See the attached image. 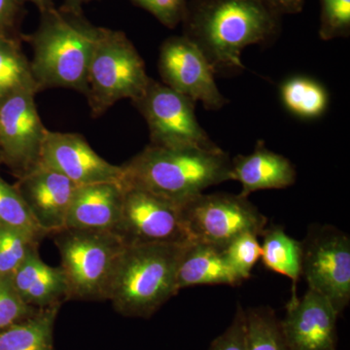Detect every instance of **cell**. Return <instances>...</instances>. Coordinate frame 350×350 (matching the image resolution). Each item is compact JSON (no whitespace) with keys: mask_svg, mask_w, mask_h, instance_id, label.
Instances as JSON below:
<instances>
[{"mask_svg":"<svg viewBox=\"0 0 350 350\" xmlns=\"http://www.w3.org/2000/svg\"><path fill=\"white\" fill-rule=\"evenodd\" d=\"M183 22L185 36L206 56L215 73L243 70L246 47L278 36L280 15L265 0H194Z\"/></svg>","mask_w":350,"mask_h":350,"instance_id":"1","label":"cell"},{"mask_svg":"<svg viewBox=\"0 0 350 350\" xmlns=\"http://www.w3.org/2000/svg\"><path fill=\"white\" fill-rule=\"evenodd\" d=\"M231 162L221 148L174 149L150 144L122 165L121 183L182 206L207 188L231 180Z\"/></svg>","mask_w":350,"mask_h":350,"instance_id":"2","label":"cell"},{"mask_svg":"<svg viewBox=\"0 0 350 350\" xmlns=\"http://www.w3.org/2000/svg\"><path fill=\"white\" fill-rule=\"evenodd\" d=\"M188 244L126 246L108 293L115 310L125 317L149 319L177 295V271Z\"/></svg>","mask_w":350,"mask_h":350,"instance_id":"3","label":"cell"},{"mask_svg":"<svg viewBox=\"0 0 350 350\" xmlns=\"http://www.w3.org/2000/svg\"><path fill=\"white\" fill-rule=\"evenodd\" d=\"M42 12L38 31L29 38L33 53L31 73L38 92L64 88L86 94L90 62L100 29L52 7Z\"/></svg>","mask_w":350,"mask_h":350,"instance_id":"4","label":"cell"},{"mask_svg":"<svg viewBox=\"0 0 350 350\" xmlns=\"http://www.w3.org/2000/svg\"><path fill=\"white\" fill-rule=\"evenodd\" d=\"M150 81L144 59L126 34L100 29L85 94L93 117L105 114L120 100L129 98L135 103Z\"/></svg>","mask_w":350,"mask_h":350,"instance_id":"5","label":"cell"},{"mask_svg":"<svg viewBox=\"0 0 350 350\" xmlns=\"http://www.w3.org/2000/svg\"><path fill=\"white\" fill-rule=\"evenodd\" d=\"M69 300H107L126 245L113 232L64 229L54 234Z\"/></svg>","mask_w":350,"mask_h":350,"instance_id":"6","label":"cell"},{"mask_svg":"<svg viewBox=\"0 0 350 350\" xmlns=\"http://www.w3.org/2000/svg\"><path fill=\"white\" fill-rule=\"evenodd\" d=\"M191 243L224 248L246 232L261 237L268 219L248 198L229 193L198 195L181 206Z\"/></svg>","mask_w":350,"mask_h":350,"instance_id":"7","label":"cell"},{"mask_svg":"<svg viewBox=\"0 0 350 350\" xmlns=\"http://www.w3.org/2000/svg\"><path fill=\"white\" fill-rule=\"evenodd\" d=\"M148 126L151 145L163 148H220L200 126L195 101L167 85L151 79L142 98L135 101Z\"/></svg>","mask_w":350,"mask_h":350,"instance_id":"8","label":"cell"},{"mask_svg":"<svg viewBox=\"0 0 350 350\" xmlns=\"http://www.w3.org/2000/svg\"><path fill=\"white\" fill-rule=\"evenodd\" d=\"M301 275L325 297L338 317L350 301V239L333 226L315 227L303 241Z\"/></svg>","mask_w":350,"mask_h":350,"instance_id":"9","label":"cell"},{"mask_svg":"<svg viewBox=\"0 0 350 350\" xmlns=\"http://www.w3.org/2000/svg\"><path fill=\"white\" fill-rule=\"evenodd\" d=\"M34 89L21 90L0 101V163L25 176L41 165L47 129L39 116Z\"/></svg>","mask_w":350,"mask_h":350,"instance_id":"10","label":"cell"},{"mask_svg":"<svg viewBox=\"0 0 350 350\" xmlns=\"http://www.w3.org/2000/svg\"><path fill=\"white\" fill-rule=\"evenodd\" d=\"M115 234L126 246L191 243L181 206L131 186H124L123 209Z\"/></svg>","mask_w":350,"mask_h":350,"instance_id":"11","label":"cell"},{"mask_svg":"<svg viewBox=\"0 0 350 350\" xmlns=\"http://www.w3.org/2000/svg\"><path fill=\"white\" fill-rule=\"evenodd\" d=\"M159 72L163 84L208 110L221 109L227 98L219 91L215 72L197 45L183 36H174L163 43Z\"/></svg>","mask_w":350,"mask_h":350,"instance_id":"12","label":"cell"},{"mask_svg":"<svg viewBox=\"0 0 350 350\" xmlns=\"http://www.w3.org/2000/svg\"><path fill=\"white\" fill-rule=\"evenodd\" d=\"M41 165L64 175L77 186L121 182L123 178L122 165L105 160L79 133L48 130L43 142Z\"/></svg>","mask_w":350,"mask_h":350,"instance_id":"13","label":"cell"},{"mask_svg":"<svg viewBox=\"0 0 350 350\" xmlns=\"http://www.w3.org/2000/svg\"><path fill=\"white\" fill-rule=\"evenodd\" d=\"M338 314L330 301L314 290L291 296L280 320L291 350H337Z\"/></svg>","mask_w":350,"mask_h":350,"instance_id":"14","label":"cell"},{"mask_svg":"<svg viewBox=\"0 0 350 350\" xmlns=\"http://www.w3.org/2000/svg\"><path fill=\"white\" fill-rule=\"evenodd\" d=\"M15 187L36 224L46 234L66 228V216L77 185L56 170L40 165L18 179Z\"/></svg>","mask_w":350,"mask_h":350,"instance_id":"15","label":"cell"},{"mask_svg":"<svg viewBox=\"0 0 350 350\" xmlns=\"http://www.w3.org/2000/svg\"><path fill=\"white\" fill-rule=\"evenodd\" d=\"M123 202L121 182L77 186L64 229L115 232L121 220Z\"/></svg>","mask_w":350,"mask_h":350,"instance_id":"16","label":"cell"},{"mask_svg":"<svg viewBox=\"0 0 350 350\" xmlns=\"http://www.w3.org/2000/svg\"><path fill=\"white\" fill-rule=\"evenodd\" d=\"M231 180L243 186L241 194L248 198L251 193L271 189H284L293 185L297 172L286 157L269 150L259 140L250 155H238L232 159Z\"/></svg>","mask_w":350,"mask_h":350,"instance_id":"17","label":"cell"},{"mask_svg":"<svg viewBox=\"0 0 350 350\" xmlns=\"http://www.w3.org/2000/svg\"><path fill=\"white\" fill-rule=\"evenodd\" d=\"M14 288L27 305L42 310L69 301L68 280L61 267H51L33 251L11 275Z\"/></svg>","mask_w":350,"mask_h":350,"instance_id":"18","label":"cell"},{"mask_svg":"<svg viewBox=\"0 0 350 350\" xmlns=\"http://www.w3.org/2000/svg\"><path fill=\"white\" fill-rule=\"evenodd\" d=\"M243 282L228 261L224 248L196 243L186 246L177 271L179 291L194 285L239 286Z\"/></svg>","mask_w":350,"mask_h":350,"instance_id":"19","label":"cell"},{"mask_svg":"<svg viewBox=\"0 0 350 350\" xmlns=\"http://www.w3.org/2000/svg\"><path fill=\"white\" fill-rule=\"evenodd\" d=\"M261 237L262 264L269 271L290 278L293 282L292 296H296L297 282L301 276L303 243L288 236L280 225L267 226Z\"/></svg>","mask_w":350,"mask_h":350,"instance_id":"20","label":"cell"},{"mask_svg":"<svg viewBox=\"0 0 350 350\" xmlns=\"http://www.w3.org/2000/svg\"><path fill=\"white\" fill-rule=\"evenodd\" d=\"M61 306L42 308L0 331V350H55V322Z\"/></svg>","mask_w":350,"mask_h":350,"instance_id":"21","label":"cell"},{"mask_svg":"<svg viewBox=\"0 0 350 350\" xmlns=\"http://www.w3.org/2000/svg\"><path fill=\"white\" fill-rule=\"evenodd\" d=\"M25 89H34L38 93L31 61L17 38L0 34V101Z\"/></svg>","mask_w":350,"mask_h":350,"instance_id":"22","label":"cell"},{"mask_svg":"<svg viewBox=\"0 0 350 350\" xmlns=\"http://www.w3.org/2000/svg\"><path fill=\"white\" fill-rule=\"evenodd\" d=\"M280 94L284 107L301 118H317L328 107L329 96L325 88L303 76L290 78L283 83Z\"/></svg>","mask_w":350,"mask_h":350,"instance_id":"23","label":"cell"},{"mask_svg":"<svg viewBox=\"0 0 350 350\" xmlns=\"http://www.w3.org/2000/svg\"><path fill=\"white\" fill-rule=\"evenodd\" d=\"M246 350H291L280 320L269 306L245 310Z\"/></svg>","mask_w":350,"mask_h":350,"instance_id":"24","label":"cell"},{"mask_svg":"<svg viewBox=\"0 0 350 350\" xmlns=\"http://www.w3.org/2000/svg\"><path fill=\"white\" fill-rule=\"evenodd\" d=\"M0 228L24 232L42 241L47 234L36 224L29 207L15 186L0 177Z\"/></svg>","mask_w":350,"mask_h":350,"instance_id":"25","label":"cell"},{"mask_svg":"<svg viewBox=\"0 0 350 350\" xmlns=\"http://www.w3.org/2000/svg\"><path fill=\"white\" fill-rule=\"evenodd\" d=\"M40 241L24 232L0 228V276H11Z\"/></svg>","mask_w":350,"mask_h":350,"instance_id":"26","label":"cell"},{"mask_svg":"<svg viewBox=\"0 0 350 350\" xmlns=\"http://www.w3.org/2000/svg\"><path fill=\"white\" fill-rule=\"evenodd\" d=\"M224 252L237 275L244 282L250 278L258 260L261 259L262 247L256 234L246 232L227 244Z\"/></svg>","mask_w":350,"mask_h":350,"instance_id":"27","label":"cell"},{"mask_svg":"<svg viewBox=\"0 0 350 350\" xmlns=\"http://www.w3.org/2000/svg\"><path fill=\"white\" fill-rule=\"evenodd\" d=\"M319 36L322 40L349 38L350 0H320Z\"/></svg>","mask_w":350,"mask_h":350,"instance_id":"28","label":"cell"},{"mask_svg":"<svg viewBox=\"0 0 350 350\" xmlns=\"http://www.w3.org/2000/svg\"><path fill=\"white\" fill-rule=\"evenodd\" d=\"M38 310L21 299L11 276H0V331L29 319Z\"/></svg>","mask_w":350,"mask_h":350,"instance_id":"29","label":"cell"},{"mask_svg":"<svg viewBox=\"0 0 350 350\" xmlns=\"http://www.w3.org/2000/svg\"><path fill=\"white\" fill-rule=\"evenodd\" d=\"M155 16L165 27H176L185 15L186 0H133Z\"/></svg>","mask_w":350,"mask_h":350,"instance_id":"30","label":"cell"},{"mask_svg":"<svg viewBox=\"0 0 350 350\" xmlns=\"http://www.w3.org/2000/svg\"><path fill=\"white\" fill-rule=\"evenodd\" d=\"M245 326V310L238 304L231 325L213 340L208 350H246Z\"/></svg>","mask_w":350,"mask_h":350,"instance_id":"31","label":"cell"},{"mask_svg":"<svg viewBox=\"0 0 350 350\" xmlns=\"http://www.w3.org/2000/svg\"><path fill=\"white\" fill-rule=\"evenodd\" d=\"M17 14V0H0V34L11 36Z\"/></svg>","mask_w":350,"mask_h":350,"instance_id":"32","label":"cell"},{"mask_svg":"<svg viewBox=\"0 0 350 350\" xmlns=\"http://www.w3.org/2000/svg\"><path fill=\"white\" fill-rule=\"evenodd\" d=\"M276 13L283 14L300 13L306 0H265Z\"/></svg>","mask_w":350,"mask_h":350,"instance_id":"33","label":"cell"},{"mask_svg":"<svg viewBox=\"0 0 350 350\" xmlns=\"http://www.w3.org/2000/svg\"><path fill=\"white\" fill-rule=\"evenodd\" d=\"M27 1H31L32 3L36 4L42 11L51 8V4H52V0H27Z\"/></svg>","mask_w":350,"mask_h":350,"instance_id":"34","label":"cell"},{"mask_svg":"<svg viewBox=\"0 0 350 350\" xmlns=\"http://www.w3.org/2000/svg\"><path fill=\"white\" fill-rule=\"evenodd\" d=\"M84 1H87V0H68L69 9H70L71 12L75 10V7L79 6L80 3Z\"/></svg>","mask_w":350,"mask_h":350,"instance_id":"35","label":"cell"}]
</instances>
